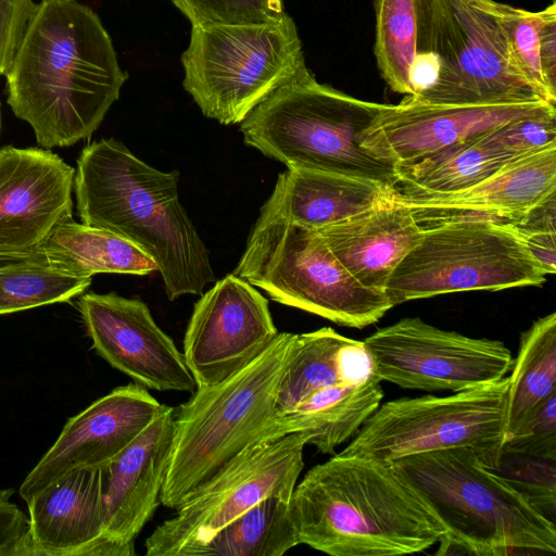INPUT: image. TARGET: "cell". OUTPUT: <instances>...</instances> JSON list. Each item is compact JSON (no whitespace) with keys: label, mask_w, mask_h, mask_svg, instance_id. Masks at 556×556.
<instances>
[{"label":"cell","mask_w":556,"mask_h":556,"mask_svg":"<svg viewBox=\"0 0 556 556\" xmlns=\"http://www.w3.org/2000/svg\"><path fill=\"white\" fill-rule=\"evenodd\" d=\"M39 248L50 266L85 277L144 276L159 270L155 262L135 243L73 218L59 224Z\"/></svg>","instance_id":"cell-26"},{"label":"cell","mask_w":556,"mask_h":556,"mask_svg":"<svg viewBox=\"0 0 556 556\" xmlns=\"http://www.w3.org/2000/svg\"><path fill=\"white\" fill-rule=\"evenodd\" d=\"M318 231L359 283L384 291L395 267L419 243L424 228L396 191L372 207Z\"/></svg>","instance_id":"cell-22"},{"label":"cell","mask_w":556,"mask_h":556,"mask_svg":"<svg viewBox=\"0 0 556 556\" xmlns=\"http://www.w3.org/2000/svg\"><path fill=\"white\" fill-rule=\"evenodd\" d=\"M191 25L269 23L285 14L283 0H172Z\"/></svg>","instance_id":"cell-35"},{"label":"cell","mask_w":556,"mask_h":556,"mask_svg":"<svg viewBox=\"0 0 556 556\" xmlns=\"http://www.w3.org/2000/svg\"><path fill=\"white\" fill-rule=\"evenodd\" d=\"M181 63L185 90L224 125L241 123L276 90L311 73L287 13L269 23L192 25Z\"/></svg>","instance_id":"cell-7"},{"label":"cell","mask_w":556,"mask_h":556,"mask_svg":"<svg viewBox=\"0 0 556 556\" xmlns=\"http://www.w3.org/2000/svg\"><path fill=\"white\" fill-rule=\"evenodd\" d=\"M490 149L510 160L521 159L556 146V110L518 118L480 136Z\"/></svg>","instance_id":"cell-34"},{"label":"cell","mask_w":556,"mask_h":556,"mask_svg":"<svg viewBox=\"0 0 556 556\" xmlns=\"http://www.w3.org/2000/svg\"><path fill=\"white\" fill-rule=\"evenodd\" d=\"M175 408L164 405L150 425L102 467L103 531L124 556L161 504L174 439Z\"/></svg>","instance_id":"cell-19"},{"label":"cell","mask_w":556,"mask_h":556,"mask_svg":"<svg viewBox=\"0 0 556 556\" xmlns=\"http://www.w3.org/2000/svg\"><path fill=\"white\" fill-rule=\"evenodd\" d=\"M5 77L13 113L51 149L89 138L128 75L92 9L76 0H42Z\"/></svg>","instance_id":"cell-1"},{"label":"cell","mask_w":556,"mask_h":556,"mask_svg":"<svg viewBox=\"0 0 556 556\" xmlns=\"http://www.w3.org/2000/svg\"><path fill=\"white\" fill-rule=\"evenodd\" d=\"M494 10L514 71L542 100L556 105V94L545 80L540 55L543 10L529 11L497 1Z\"/></svg>","instance_id":"cell-32"},{"label":"cell","mask_w":556,"mask_h":556,"mask_svg":"<svg viewBox=\"0 0 556 556\" xmlns=\"http://www.w3.org/2000/svg\"><path fill=\"white\" fill-rule=\"evenodd\" d=\"M555 463L556 458L518 454L503 447L497 465L491 469L553 521L556 494Z\"/></svg>","instance_id":"cell-33"},{"label":"cell","mask_w":556,"mask_h":556,"mask_svg":"<svg viewBox=\"0 0 556 556\" xmlns=\"http://www.w3.org/2000/svg\"><path fill=\"white\" fill-rule=\"evenodd\" d=\"M13 493L0 490V556H33L29 517L10 501Z\"/></svg>","instance_id":"cell-38"},{"label":"cell","mask_w":556,"mask_h":556,"mask_svg":"<svg viewBox=\"0 0 556 556\" xmlns=\"http://www.w3.org/2000/svg\"><path fill=\"white\" fill-rule=\"evenodd\" d=\"M545 276L510 225L458 219L424 228L384 293L395 306L445 293L539 286Z\"/></svg>","instance_id":"cell-10"},{"label":"cell","mask_w":556,"mask_h":556,"mask_svg":"<svg viewBox=\"0 0 556 556\" xmlns=\"http://www.w3.org/2000/svg\"><path fill=\"white\" fill-rule=\"evenodd\" d=\"M374 371L363 341L330 327L294 333L280 378L276 410H291L313 392L341 382L358 381Z\"/></svg>","instance_id":"cell-24"},{"label":"cell","mask_w":556,"mask_h":556,"mask_svg":"<svg viewBox=\"0 0 556 556\" xmlns=\"http://www.w3.org/2000/svg\"><path fill=\"white\" fill-rule=\"evenodd\" d=\"M307 438L289 433L254 443L193 490L146 541L147 556H195L220 529L267 496L291 498Z\"/></svg>","instance_id":"cell-12"},{"label":"cell","mask_w":556,"mask_h":556,"mask_svg":"<svg viewBox=\"0 0 556 556\" xmlns=\"http://www.w3.org/2000/svg\"><path fill=\"white\" fill-rule=\"evenodd\" d=\"M289 501L267 496L220 529L195 556L285 555L299 545Z\"/></svg>","instance_id":"cell-29"},{"label":"cell","mask_w":556,"mask_h":556,"mask_svg":"<svg viewBox=\"0 0 556 556\" xmlns=\"http://www.w3.org/2000/svg\"><path fill=\"white\" fill-rule=\"evenodd\" d=\"M545 275L556 273V231H539L520 237Z\"/></svg>","instance_id":"cell-40"},{"label":"cell","mask_w":556,"mask_h":556,"mask_svg":"<svg viewBox=\"0 0 556 556\" xmlns=\"http://www.w3.org/2000/svg\"><path fill=\"white\" fill-rule=\"evenodd\" d=\"M395 192V187L374 179L288 168L279 174L260 218L318 230L368 210Z\"/></svg>","instance_id":"cell-23"},{"label":"cell","mask_w":556,"mask_h":556,"mask_svg":"<svg viewBox=\"0 0 556 556\" xmlns=\"http://www.w3.org/2000/svg\"><path fill=\"white\" fill-rule=\"evenodd\" d=\"M79 309L94 350L136 383L156 391L194 392L195 381L147 304L116 293H87Z\"/></svg>","instance_id":"cell-16"},{"label":"cell","mask_w":556,"mask_h":556,"mask_svg":"<svg viewBox=\"0 0 556 556\" xmlns=\"http://www.w3.org/2000/svg\"><path fill=\"white\" fill-rule=\"evenodd\" d=\"M381 381L404 389L458 392L498 381L514 358L498 340L443 330L405 317L364 341Z\"/></svg>","instance_id":"cell-13"},{"label":"cell","mask_w":556,"mask_h":556,"mask_svg":"<svg viewBox=\"0 0 556 556\" xmlns=\"http://www.w3.org/2000/svg\"><path fill=\"white\" fill-rule=\"evenodd\" d=\"M383 399L381 380L375 370L366 378L319 389L291 410L279 415L276 433H302L307 444L323 454L353 437Z\"/></svg>","instance_id":"cell-25"},{"label":"cell","mask_w":556,"mask_h":556,"mask_svg":"<svg viewBox=\"0 0 556 556\" xmlns=\"http://www.w3.org/2000/svg\"><path fill=\"white\" fill-rule=\"evenodd\" d=\"M28 263H47L40 248L31 251L0 250V269Z\"/></svg>","instance_id":"cell-41"},{"label":"cell","mask_w":556,"mask_h":556,"mask_svg":"<svg viewBox=\"0 0 556 556\" xmlns=\"http://www.w3.org/2000/svg\"><path fill=\"white\" fill-rule=\"evenodd\" d=\"M495 0H419V54L437 62L418 100L439 104L544 101L514 71ZM546 102V101H545Z\"/></svg>","instance_id":"cell-11"},{"label":"cell","mask_w":556,"mask_h":556,"mask_svg":"<svg viewBox=\"0 0 556 556\" xmlns=\"http://www.w3.org/2000/svg\"><path fill=\"white\" fill-rule=\"evenodd\" d=\"M75 169L43 149H0V250H37L72 219Z\"/></svg>","instance_id":"cell-18"},{"label":"cell","mask_w":556,"mask_h":556,"mask_svg":"<svg viewBox=\"0 0 556 556\" xmlns=\"http://www.w3.org/2000/svg\"><path fill=\"white\" fill-rule=\"evenodd\" d=\"M556 110L545 101L497 104H439L406 96L383 104L361 136V144L395 165L414 162L508 122Z\"/></svg>","instance_id":"cell-15"},{"label":"cell","mask_w":556,"mask_h":556,"mask_svg":"<svg viewBox=\"0 0 556 556\" xmlns=\"http://www.w3.org/2000/svg\"><path fill=\"white\" fill-rule=\"evenodd\" d=\"M36 9L33 0H0V75L9 74Z\"/></svg>","instance_id":"cell-37"},{"label":"cell","mask_w":556,"mask_h":556,"mask_svg":"<svg viewBox=\"0 0 556 556\" xmlns=\"http://www.w3.org/2000/svg\"><path fill=\"white\" fill-rule=\"evenodd\" d=\"M294 333L279 332L254 362L175 408L174 439L161 504L188 495L248 446L279 438L276 399Z\"/></svg>","instance_id":"cell-5"},{"label":"cell","mask_w":556,"mask_h":556,"mask_svg":"<svg viewBox=\"0 0 556 556\" xmlns=\"http://www.w3.org/2000/svg\"><path fill=\"white\" fill-rule=\"evenodd\" d=\"M27 506L33 556H124L104 535L101 468L63 476Z\"/></svg>","instance_id":"cell-21"},{"label":"cell","mask_w":556,"mask_h":556,"mask_svg":"<svg viewBox=\"0 0 556 556\" xmlns=\"http://www.w3.org/2000/svg\"><path fill=\"white\" fill-rule=\"evenodd\" d=\"M178 179V170L156 169L113 138L86 146L74 177L83 224L110 230L146 252L169 301L202 294L216 281L210 252L180 203Z\"/></svg>","instance_id":"cell-3"},{"label":"cell","mask_w":556,"mask_h":556,"mask_svg":"<svg viewBox=\"0 0 556 556\" xmlns=\"http://www.w3.org/2000/svg\"><path fill=\"white\" fill-rule=\"evenodd\" d=\"M508 377L505 442L556 395V313L535 320L521 333Z\"/></svg>","instance_id":"cell-28"},{"label":"cell","mask_w":556,"mask_h":556,"mask_svg":"<svg viewBox=\"0 0 556 556\" xmlns=\"http://www.w3.org/2000/svg\"><path fill=\"white\" fill-rule=\"evenodd\" d=\"M481 135L396 165L399 197L416 199L460 192L515 161L490 149Z\"/></svg>","instance_id":"cell-27"},{"label":"cell","mask_w":556,"mask_h":556,"mask_svg":"<svg viewBox=\"0 0 556 556\" xmlns=\"http://www.w3.org/2000/svg\"><path fill=\"white\" fill-rule=\"evenodd\" d=\"M393 466L446 528L437 554H555L556 527L470 448L430 451Z\"/></svg>","instance_id":"cell-4"},{"label":"cell","mask_w":556,"mask_h":556,"mask_svg":"<svg viewBox=\"0 0 556 556\" xmlns=\"http://www.w3.org/2000/svg\"><path fill=\"white\" fill-rule=\"evenodd\" d=\"M382 105L320 84L309 73L255 106L240 130L247 146L287 168L343 174L395 187L396 165L361 144L363 131Z\"/></svg>","instance_id":"cell-6"},{"label":"cell","mask_w":556,"mask_h":556,"mask_svg":"<svg viewBox=\"0 0 556 556\" xmlns=\"http://www.w3.org/2000/svg\"><path fill=\"white\" fill-rule=\"evenodd\" d=\"M507 389L504 377L447 396L388 401L339 454L392 464L413 454L466 447L493 468L505 443Z\"/></svg>","instance_id":"cell-9"},{"label":"cell","mask_w":556,"mask_h":556,"mask_svg":"<svg viewBox=\"0 0 556 556\" xmlns=\"http://www.w3.org/2000/svg\"><path fill=\"white\" fill-rule=\"evenodd\" d=\"M299 544L331 556H394L439 543L446 528L393 464L334 455L294 486Z\"/></svg>","instance_id":"cell-2"},{"label":"cell","mask_w":556,"mask_h":556,"mask_svg":"<svg viewBox=\"0 0 556 556\" xmlns=\"http://www.w3.org/2000/svg\"><path fill=\"white\" fill-rule=\"evenodd\" d=\"M556 192V146L515 160L460 192L416 199L397 198L422 227L458 219L513 225Z\"/></svg>","instance_id":"cell-20"},{"label":"cell","mask_w":556,"mask_h":556,"mask_svg":"<svg viewBox=\"0 0 556 556\" xmlns=\"http://www.w3.org/2000/svg\"><path fill=\"white\" fill-rule=\"evenodd\" d=\"M374 53L391 90L414 96L413 73L419 56V0H372Z\"/></svg>","instance_id":"cell-30"},{"label":"cell","mask_w":556,"mask_h":556,"mask_svg":"<svg viewBox=\"0 0 556 556\" xmlns=\"http://www.w3.org/2000/svg\"><path fill=\"white\" fill-rule=\"evenodd\" d=\"M0 129H1V115H0Z\"/></svg>","instance_id":"cell-42"},{"label":"cell","mask_w":556,"mask_h":556,"mask_svg":"<svg viewBox=\"0 0 556 556\" xmlns=\"http://www.w3.org/2000/svg\"><path fill=\"white\" fill-rule=\"evenodd\" d=\"M162 406L136 382L113 389L67 420L56 441L24 479L21 497L27 503L74 470L104 467L150 425Z\"/></svg>","instance_id":"cell-17"},{"label":"cell","mask_w":556,"mask_h":556,"mask_svg":"<svg viewBox=\"0 0 556 556\" xmlns=\"http://www.w3.org/2000/svg\"><path fill=\"white\" fill-rule=\"evenodd\" d=\"M90 283L91 277L71 274L48 263L0 269V315L68 301Z\"/></svg>","instance_id":"cell-31"},{"label":"cell","mask_w":556,"mask_h":556,"mask_svg":"<svg viewBox=\"0 0 556 556\" xmlns=\"http://www.w3.org/2000/svg\"><path fill=\"white\" fill-rule=\"evenodd\" d=\"M540 31V55L545 80L556 94V3L552 1L542 9Z\"/></svg>","instance_id":"cell-39"},{"label":"cell","mask_w":556,"mask_h":556,"mask_svg":"<svg viewBox=\"0 0 556 556\" xmlns=\"http://www.w3.org/2000/svg\"><path fill=\"white\" fill-rule=\"evenodd\" d=\"M268 301L229 274L194 304L184 356L197 388L217 384L260 357L278 336Z\"/></svg>","instance_id":"cell-14"},{"label":"cell","mask_w":556,"mask_h":556,"mask_svg":"<svg viewBox=\"0 0 556 556\" xmlns=\"http://www.w3.org/2000/svg\"><path fill=\"white\" fill-rule=\"evenodd\" d=\"M233 274L280 304L342 326L364 328L393 307L384 291L346 270L318 230L282 219H256Z\"/></svg>","instance_id":"cell-8"},{"label":"cell","mask_w":556,"mask_h":556,"mask_svg":"<svg viewBox=\"0 0 556 556\" xmlns=\"http://www.w3.org/2000/svg\"><path fill=\"white\" fill-rule=\"evenodd\" d=\"M503 447L518 454L556 458V395L549 397Z\"/></svg>","instance_id":"cell-36"}]
</instances>
